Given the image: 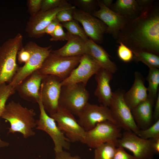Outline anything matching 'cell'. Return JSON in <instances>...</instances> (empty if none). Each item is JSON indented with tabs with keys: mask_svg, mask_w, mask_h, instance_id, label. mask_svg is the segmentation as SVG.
Wrapping results in <instances>:
<instances>
[{
	"mask_svg": "<svg viewBox=\"0 0 159 159\" xmlns=\"http://www.w3.org/2000/svg\"><path fill=\"white\" fill-rule=\"evenodd\" d=\"M132 51L159 54V6L155 1L136 18L128 20L116 39Z\"/></svg>",
	"mask_w": 159,
	"mask_h": 159,
	"instance_id": "obj_1",
	"label": "cell"
},
{
	"mask_svg": "<svg viewBox=\"0 0 159 159\" xmlns=\"http://www.w3.org/2000/svg\"><path fill=\"white\" fill-rule=\"evenodd\" d=\"M34 110L11 101L6 105L1 117L8 121L10 126L8 134L19 132L25 139L34 136L36 126Z\"/></svg>",
	"mask_w": 159,
	"mask_h": 159,
	"instance_id": "obj_2",
	"label": "cell"
},
{
	"mask_svg": "<svg viewBox=\"0 0 159 159\" xmlns=\"http://www.w3.org/2000/svg\"><path fill=\"white\" fill-rule=\"evenodd\" d=\"M23 39L22 35L19 33L0 46V85L9 84L17 71V53L23 47Z\"/></svg>",
	"mask_w": 159,
	"mask_h": 159,
	"instance_id": "obj_3",
	"label": "cell"
},
{
	"mask_svg": "<svg viewBox=\"0 0 159 159\" xmlns=\"http://www.w3.org/2000/svg\"><path fill=\"white\" fill-rule=\"evenodd\" d=\"M82 83L62 86L59 106L78 116L88 103L90 93Z\"/></svg>",
	"mask_w": 159,
	"mask_h": 159,
	"instance_id": "obj_4",
	"label": "cell"
},
{
	"mask_svg": "<svg viewBox=\"0 0 159 159\" xmlns=\"http://www.w3.org/2000/svg\"><path fill=\"white\" fill-rule=\"evenodd\" d=\"M24 47L29 52L30 56L24 65L19 67L11 82L9 84L14 89L25 78L39 69L52 51L51 46L42 47L32 41L28 42Z\"/></svg>",
	"mask_w": 159,
	"mask_h": 159,
	"instance_id": "obj_5",
	"label": "cell"
},
{
	"mask_svg": "<svg viewBox=\"0 0 159 159\" xmlns=\"http://www.w3.org/2000/svg\"><path fill=\"white\" fill-rule=\"evenodd\" d=\"M82 56L63 57L57 56L51 52L38 70L43 75L57 76L62 81L78 66Z\"/></svg>",
	"mask_w": 159,
	"mask_h": 159,
	"instance_id": "obj_6",
	"label": "cell"
},
{
	"mask_svg": "<svg viewBox=\"0 0 159 159\" xmlns=\"http://www.w3.org/2000/svg\"><path fill=\"white\" fill-rule=\"evenodd\" d=\"M121 129L115 122L109 120L102 122L86 131L83 143L94 149L105 143L113 142L116 144L121 137Z\"/></svg>",
	"mask_w": 159,
	"mask_h": 159,
	"instance_id": "obj_7",
	"label": "cell"
},
{
	"mask_svg": "<svg viewBox=\"0 0 159 159\" xmlns=\"http://www.w3.org/2000/svg\"><path fill=\"white\" fill-rule=\"evenodd\" d=\"M125 93L123 90H118L113 92L109 108L116 122L122 129L132 131L137 135L140 129L134 121L131 110L124 100Z\"/></svg>",
	"mask_w": 159,
	"mask_h": 159,
	"instance_id": "obj_8",
	"label": "cell"
},
{
	"mask_svg": "<svg viewBox=\"0 0 159 159\" xmlns=\"http://www.w3.org/2000/svg\"><path fill=\"white\" fill-rule=\"evenodd\" d=\"M37 103L40 114L39 119L36 120L35 129L42 130L49 135L54 144V152L62 151L64 149H69V141L58 126L54 120L47 115L40 99Z\"/></svg>",
	"mask_w": 159,
	"mask_h": 159,
	"instance_id": "obj_9",
	"label": "cell"
},
{
	"mask_svg": "<svg viewBox=\"0 0 159 159\" xmlns=\"http://www.w3.org/2000/svg\"><path fill=\"white\" fill-rule=\"evenodd\" d=\"M62 81L58 77L52 75H45L42 80L40 99L45 110L50 115L56 112L58 109Z\"/></svg>",
	"mask_w": 159,
	"mask_h": 159,
	"instance_id": "obj_10",
	"label": "cell"
},
{
	"mask_svg": "<svg viewBox=\"0 0 159 159\" xmlns=\"http://www.w3.org/2000/svg\"><path fill=\"white\" fill-rule=\"evenodd\" d=\"M50 116L54 120L60 130L65 132L69 142L83 143L86 131L79 124L74 115L59 106L56 112Z\"/></svg>",
	"mask_w": 159,
	"mask_h": 159,
	"instance_id": "obj_11",
	"label": "cell"
},
{
	"mask_svg": "<svg viewBox=\"0 0 159 159\" xmlns=\"http://www.w3.org/2000/svg\"><path fill=\"white\" fill-rule=\"evenodd\" d=\"M151 141V139L141 138L132 131H125L115 145L116 147L121 146L129 150L137 159H153L155 154Z\"/></svg>",
	"mask_w": 159,
	"mask_h": 159,
	"instance_id": "obj_12",
	"label": "cell"
},
{
	"mask_svg": "<svg viewBox=\"0 0 159 159\" xmlns=\"http://www.w3.org/2000/svg\"><path fill=\"white\" fill-rule=\"evenodd\" d=\"M78 116V123L86 131L103 122L109 120L116 123L108 107L88 102Z\"/></svg>",
	"mask_w": 159,
	"mask_h": 159,
	"instance_id": "obj_13",
	"label": "cell"
},
{
	"mask_svg": "<svg viewBox=\"0 0 159 159\" xmlns=\"http://www.w3.org/2000/svg\"><path fill=\"white\" fill-rule=\"evenodd\" d=\"M73 16L74 19L82 24L89 39L96 43L102 42L107 28L103 22L92 14L76 9Z\"/></svg>",
	"mask_w": 159,
	"mask_h": 159,
	"instance_id": "obj_14",
	"label": "cell"
},
{
	"mask_svg": "<svg viewBox=\"0 0 159 159\" xmlns=\"http://www.w3.org/2000/svg\"><path fill=\"white\" fill-rule=\"evenodd\" d=\"M101 68L90 55L86 54L82 56L79 65L69 76L61 82V85L82 83L86 86L90 78Z\"/></svg>",
	"mask_w": 159,
	"mask_h": 159,
	"instance_id": "obj_15",
	"label": "cell"
},
{
	"mask_svg": "<svg viewBox=\"0 0 159 159\" xmlns=\"http://www.w3.org/2000/svg\"><path fill=\"white\" fill-rule=\"evenodd\" d=\"M72 6L68 3L50 10H40L34 16H30L26 28V31L29 36L35 38L42 37L43 31L56 18L57 13Z\"/></svg>",
	"mask_w": 159,
	"mask_h": 159,
	"instance_id": "obj_16",
	"label": "cell"
},
{
	"mask_svg": "<svg viewBox=\"0 0 159 159\" xmlns=\"http://www.w3.org/2000/svg\"><path fill=\"white\" fill-rule=\"evenodd\" d=\"M98 10L92 14L103 22L107 26L106 33L112 35L117 39L120 30L128 20L106 7L101 0H97Z\"/></svg>",
	"mask_w": 159,
	"mask_h": 159,
	"instance_id": "obj_17",
	"label": "cell"
},
{
	"mask_svg": "<svg viewBox=\"0 0 159 159\" xmlns=\"http://www.w3.org/2000/svg\"><path fill=\"white\" fill-rule=\"evenodd\" d=\"M45 75L37 70L25 78L15 87L19 96L26 101L37 102L40 99L41 82Z\"/></svg>",
	"mask_w": 159,
	"mask_h": 159,
	"instance_id": "obj_18",
	"label": "cell"
},
{
	"mask_svg": "<svg viewBox=\"0 0 159 159\" xmlns=\"http://www.w3.org/2000/svg\"><path fill=\"white\" fill-rule=\"evenodd\" d=\"M148 97L147 88L145 85V79L138 72L134 73V82L130 89L124 95V100L131 110Z\"/></svg>",
	"mask_w": 159,
	"mask_h": 159,
	"instance_id": "obj_19",
	"label": "cell"
},
{
	"mask_svg": "<svg viewBox=\"0 0 159 159\" xmlns=\"http://www.w3.org/2000/svg\"><path fill=\"white\" fill-rule=\"evenodd\" d=\"M95 78L97 85L95 95L102 105L109 107L113 95L110 85L112 74L101 68L95 74Z\"/></svg>",
	"mask_w": 159,
	"mask_h": 159,
	"instance_id": "obj_20",
	"label": "cell"
},
{
	"mask_svg": "<svg viewBox=\"0 0 159 159\" xmlns=\"http://www.w3.org/2000/svg\"><path fill=\"white\" fill-rule=\"evenodd\" d=\"M155 100L148 97L131 110L134 121L140 130L145 129L153 124V110Z\"/></svg>",
	"mask_w": 159,
	"mask_h": 159,
	"instance_id": "obj_21",
	"label": "cell"
},
{
	"mask_svg": "<svg viewBox=\"0 0 159 159\" xmlns=\"http://www.w3.org/2000/svg\"><path fill=\"white\" fill-rule=\"evenodd\" d=\"M85 49L86 54L90 55L101 68L112 74L116 72L117 65L111 60L110 56L102 47L89 39L86 42Z\"/></svg>",
	"mask_w": 159,
	"mask_h": 159,
	"instance_id": "obj_22",
	"label": "cell"
},
{
	"mask_svg": "<svg viewBox=\"0 0 159 159\" xmlns=\"http://www.w3.org/2000/svg\"><path fill=\"white\" fill-rule=\"evenodd\" d=\"M86 42L81 37L69 34V38L66 44L57 50H52L51 52L63 57L82 56L86 54Z\"/></svg>",
	"mask_w": 159,
	"mask_h": 159,
	"instance_id": "obj_23",
	"label": "cell"
},
{
	"mask_svg": "<svg viewBox=\"0 0 159 159\" xmlns=\"http://www.w3.org/2000/svg\"><path fill=\"white\" fill-rule=\"evenodd\" d=\"M110 9L128 20L136 18L141 12L136 0H117Z\"/></svg>",
	"mask_w": 159,
	"mask_h": 159,
	"instance_id": "obj_24",
	"label": "cell"
},
{
	"mask_svg": "<svg viewBox=\"0 0 159 159\" xmlns=\"http://www.w3.org/2000/svg\"><path fill=\"white\" fill-rule=\"evenodd\" d=\"M133 60L136 62H141L149 68H159V55L144 51H132Z\"/></svg>",
	"mask_w": 159,
	"mask_h": 159,
	"instance_id": "obj_25",
	"label": "cell"
},
{
	"mask_svg": "<svg viewBox=\"0 0 159 159\" xmlns=\"http://www.w3.org/2000/svg\"><path fill=\"white\" fill-rule=\"evenodd\" d=\"M146 79L148 84L147 88L148 92V97L155 100L159 92V69L149 68Z\"/></svg>",
	"mask_w": 159,
	"mask_h": 159,
	"instance_id": "obj_26",
	"label": "cell"
},
{
	"mask_svg": "<svg viewBox=\"0 0 159 159\" xmlns=\"http://www.w3.org/2000/svg\"><path fill=\"white\" fill-rule=\"evenodd\" d=\"M116 148L113 142L101 144L95 148L94 159H113Z\"/></svg>",
	"mask_w": 159,
	"mask_h": 159,
	"instance_id": "obj_27",
	"label": "cell"
},
{
	"mask_svg": "<svg viewBox=\"0 0 159 159\" xmlns=\"http://www.w3.org/2000/svg\"><path fill=\"white\" fill-rule=\"evenodd\" d=\"M61 24L63 27L65 28L70 34L79 37L86 42L89 39L83 28L77 21L74 19L71 21Z\"/></svg>",
	"mask_w": 159,
	"mask_h": 159,
	"instance_id": "obj_28",
	"label": "cell"
},
{
	"mask_svg": "<svg viewBox=\"0 0 159 159\" xmlns=\"http://www.w3.org/2000/svg\"><path fill=\"white\" fill-rule=\"evenodd\" d=\"M137 135L145 139L159 138V120L155 122L148 128L140 130Z\"/></svg>",
	"mask_w": 159,
	"mask_h": 159,
	"instance_id": "obj_29",
	"label": "cell"
},
{
	"mask_svg": "<svg viewBox=\"0 0 159 159\" xmlns=\"http://www.w3.org/2000/svg\"><path fill=\"white\" fill-rule=\"evenodd\" d=\"M72 2L80 10L91 14L92 13V14L96 11L95 7L98 5L97 0H76Z\"/></svg>",
	"mask_w": 159,
	"mask_h": 159,
	"instance_id": "obj_30",
	"label": "cell"
},
{
	"mask_svg": "<svg viewBox=\"0 0 159 159\" xmlns=\"http://www.w3.org/2000/svg\"><path fill=\"white\" fill-rule=\"evenodd\" d=\"M117 52L118 56L122 61L129 62L133 60L132 52L129 48L121 42L119 43Z\"/></svg>",
	"mask_w": 159,
	"mask_h": 159,
	"instance_id": "obj_31",
	"label": "cell"
},
{
	"mask_svg": "<svg viewBox=\"0 0 159 159\" xmlns=\"http://www.w3.org/2000/svg\"><path fill=\"white\" fill-rule=\"evenodd\" d=\"M76 7L72 6L70 7L62 10L57 14L56 18L60 23L71 21L73 19V14Z\"/></svg>",
	"mask_w": 159,
	"mask_h": 159,
	"instance_id": "obj_32",
	"label": "cell"
},
{
	"mask_svg": "<svg viewBox=\"0 0 159 159\" xmlns=\"http://www.w3.org/2000/svg\"><path fill=\"white\" fill-rule=\"evenodd\" d=\"M68 4L65 0H42L40 10H50Z\"/></svg>",
	"mask_w": 159,
	"mask_h": 159,
	"instance_id": "obj_33",
	"label": "cell"
},
{
	"mask_svg": "<svg viewBox=\"0 0 159 159\" xmlns=\"http://www.w3.org/2000/svg\"><path fill=\"white\" fill-rule=\"evenodd\" d=\"M50 41L58 40H68L69 37V33L68 32L65 33L61 23L58 24L56 27L53 33L51 36Z\"/></svg>",
	"mask_w": 159,
	"mask_h": 159,
	"instance_id": "obj_34",
	"label": "cell"
},
{
	"mask_svg": "<svg viewBox=\"0 0 159 159\" xmlns=\"http://www.w3.org/2000/svg\"><path fill=\"white\" fill-rule=\"evenodd\" d=\"M42 0H28L27 1L28 11L32 16L41 10Z\"/></svg>",
	"mask_w": 159,
	"mask_h": 159,
	"instance_id": "obj_35",
	"label": "cell"
},
{
	"mask_svg": "<svg viewBox=\"0 0 159 159\" xmlns=\"http://www.w3.org/2000/svg\"><path fill=\"white\" fill-rule=\"evenodd\" d=\"M113 159H137L133 155L128 153L121 146L117 147Z\"/></svg>",
	"mask_w": 159,
	"mask_h": 159,
	"instance_id": "obj_36",
	"label": "cell"
},
{
	"mask_svg": "<svg viewBox=\"0 0 159 159\" xmlns=\"http://www.w3.org/2000/svg\"><path fill=\"white\" fill-rule=\"evenodd\" d=\"M30 54L28 51L24 47H22L17 53V59L20 64L26 63L28 60Z\"/></svg>",
	"mask_w": 159,
	"mask_h": 159,
	"instance_id": "obj_37",
	"label": "cell"
},
{
	"mask_svg": "<svg viewBox=\"0 0 159 159\" xmlns=\"http://www.w3.org/2000/svg\"><path fill=\"white\" fill-rule=\"evenodd\" d=\"M60 23L56 18L54 19L43 31L42 33V35L45 34H47L51 36L53 33L56 26Z\"/></svg>",
	"mask_w": 159,
	"mask_h": 159,
	"instance_id": "obj_38",
	"label": "cell"
},
{
	"mask_svg": "<svg viewBox=\"0 0 159 159\" xmlns=\"http://www.w3.org/2000/svg\"><path fill=\"white\" fill-rule=\"evenodd\" d=\"M141 11L152 5L155 1L153 0H136Z\"/></svg>",
	"mask_w": 159,
	"mask_h": 159,
	"instance_id": "obj_39",
	"label": "cell"
},
{
	"mask_svg": "<svg viewBox=\"0 0 159 159\" xmlns=\"http://www.w3.org/2000/svg\"><path fill=\"white\" fill-rule=\"evenodd\" d=\"M154 110L153 111V119L155 121L159 120V92L154 104Z\"/></svg>",
	"mask_w": 159,
	"mask_h": 159,
	"instance_id": "obj_40",
	"label": "cell"
},
{
	"mask_svg": "<svg viewBox=\"0 0 159 159\" xmlns=\"http://www.w3.org/2000/svg\"><path fill=\"white\" fill-rule=\"evenodd\" d=\"M54 153V159H68L71 156L69 153L64 150Z\"/></svg>",
	"mask_w": 159,
	"mask_h": 159,
	"instance_id": "obj_41",
	"label": "cell"
},
{
	"mask_svg": "<svg viewBox=\"0 0 159 159\" xmlns=\"http://www.w3.org/2000/svg\"><path fill=\"white\" fill-rule=\"evenodd\" d=\"M151 147L155 154L159 153V138L151 139Z\"/></svg>",
	"mask_w": 159,
	"mask_h": 159,
	"instance_id": "obj_42",
	"label": "cell"
},
{
	"mask_svg": "<svg viewBox=\"0 0 159 159\" xmlns=\"http://www.w3.org/2000/svg\"><path fill=\"white\" fill-rule=\"evenodd\" d=\"M101 1L105 6L109 9H110L113 1V0H102Z\"/></svg>",
	"mask_w": 159,
	"mask_h": 159,
	"instance_id": "obj_43",
	"label": "cell"
}]
</instances>
